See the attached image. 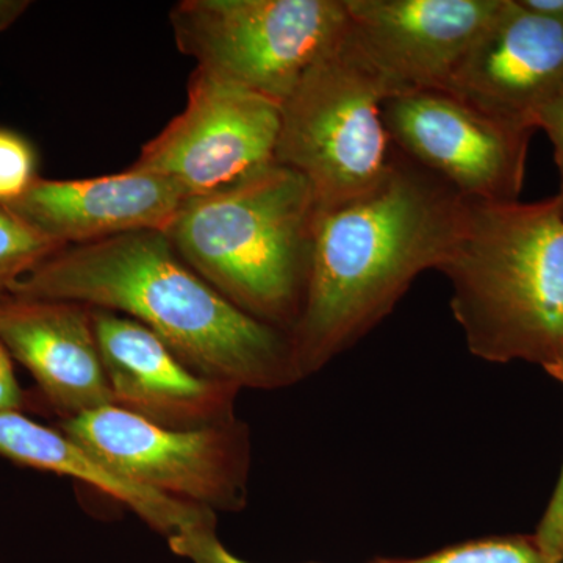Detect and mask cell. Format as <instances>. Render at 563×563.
<instances>
[{"label": "cell", "instance_id": "4", "mask_svg": "<svg viewBox=\"0 0 563 563\" xmlns=\"http://www.w3.org/2000/svg\"><path fill=\"white\" fill-rule=\"evenodd\" d=\"M317 218L306 177L274 162L231 187L188 198L165 233L225 299L290 333L306 301Z\"/></svg>", "mask_w": 563, "mask_h": 563}, {"label": "cell", "instance_id": "9", "mask_svg": "<svg viewBox=\"0 0 563 563\" xmlns=\"http://www.w3.org/2000/svg\"><path fill=\"white\" fill-rule=\"evenodd\" d=\"M383 118L393 146L466 201H518L532 129L498 120L444 88L391 96Z\"/></svg>", "mask_w": 563, "mask_h": 563}, {"label": "cell", "instance_id": "12", "mask_svg": "<svg viewBox=\"0 0 563 563\" xmlns=\"http://www.w3.org/2000/svg\"><path fill=\"white\" fill-rule=\"evenodd\" d=\"M562 81L563 18L539 16L518 0H503L444 90L536 131L537 110Z\"/></svg>", "mask_w": 563, "mask_h": 563}, {"label": "cell", "instance_id": "21", "mask_svg": "<svg viewBox=\"0 0 563 563\" xmlns=\"http://www.w3.org/2000/svg\"><path fill=\"white\" fill-rule=\"evenodd\" d=\"M533 125L536 129H543L553 143L555 163L561 174V192L558 198L561 199L563 210V81L561 87L537 110Z\"/></svg>", "mask_w": 563, "mask_h": 563}, {"label": "cell", "instance_id": "8", "mask_svg": "<svg viewBox=\"0 0 563 563\" xmlns=\"http://www.w3.org/2000/svg\"><path fill=\"white\" fill-rule=\"evenodd\" d=\"M280 122L279 102L196 68L184 111L132 166L174 181L187 199L209 195L274 163Z\"/></svg>", "mask_w": 563, "mask_h": 563}, {"label": "cell", "instance_id": "23", "mask_svg": "<svg viewBox=\"0 0 563 563\" xmlns=\"http://www.w3.org/2000/svg\"><path fill=\"white\" fill-rule=\"evenodd\" d=\"M29 5L31 2L27 0H0V32H5L20 20Z\"/></svg>", "mask_w": 563, "mask_h": 563}, {"label": "cell", "instance_id": "13", "mask_svg": "<svg viewBox=\"0 0 563 563\" xmlns=\"http://www.w3.org/2000/svg\"><path fill=\"white\" fill-rule=\"evenodd\" d=\"M185 201L187 196L174 181L131 166L95 179L38 177L7 207L43 235L76 246L129 232H166Z\"/></svg>", "mask_w": 563, "mask_h": 563}, {"label": "cell", "instance_id": "16", "mask_svg": "<svg viewBox=\"0 0 563 563\" xmlns=\"http://www.w3.org/2000/svg\"><path fill=\"white\" fill-rule=\"evenodd\" d=\"M65 247L0 203V296Z\"/></svg>", "mask_w": 563, "mask_h": 563}, {"label": "cell", "instance_id": "1", "mask_svg": "<svg viewBox=\"0 0 563 563\" xmlns=\"http://www.w3.org/2000/svg\"><path fill=\"white\" fill-rule=\"evenodd\" d=\"M9 295L122 313L155 333L192 372L240 390L298 383L288 333L214 290L181 261L165 232L66 246Z\"/></svg>", "mask_w": 563, "mask_h": 563}, {"label": "cell", "instance_id": "14", "mask_svg": "<svg viewBox=\"0 0 563 563\" xmlns=\"http://www.w3.org/2000/svg\"><path fill=\"white\" fill-rule=\"evenodd\" d=\"M0 340L65 420L113 406L88 307L7 292L0 296Z\"/></svg>", "mask_w": 563, "mask_h": 563}, {"label": "cell", "instance_id": "5", "mask_svg": "<svg viewBox=\"0 0 563 563\" xmlns=\"http://www.w3.org/2000/svg\"><path fill=\"white\" fill-rule=\"evenodd\" d=\"M388 98L346 25L282 103L274 162L306 177L318 211L362 198L390 172L395 147L383 118Z\"/></svg>", "mask_w": 563, "mask_h": 563}, {"label": "cell", "instance_id": "17", "mask_svg": "<svg viewBox=\"0 0 563 563\" xmlns=\"http://www.w3.org/2000/svg\"><path fill=\"white\" fill-rule=\"evenodd\" d=\"M372 563H548L533 540L493 537L473 540L418 559H376Z\"/></svg>", "mask_w": 563, "mask_h": 563}, {"label": "cell", "instance_id": "24", "mask_svg": "<svg viewBox=\"0 0 563 563\" xmlns=\"http://www.w3.org/2000/svg\"><path fill=\"white\" fill-rule=\"evenodd\" d=\"M523 9L544 18H563V0H518Z\"/></svg>", "mask_w": 563, "mask_h": 563}, {"label": "cell", "instance_id": "3", "mask_svg": "<svg viewBox=\"0 0 563 563\" xmlns=\"http://www.w3.org/2000/svg\"><path fill=\"white\" fill-rule=\"evenodd\" d=\"M439 272L451 309L476 357L533 358L563 350V210L539 202L466 201Z\"/></svg>", "mask_w": 563, "mask_h": 563}, {"label": "cell", "instance_id": "7", "mask_svg": "<svg viewBox=\"0 0 563 563\" xmlns=\"http://www.w3.org/2000/svg\"><path fill=\"white\" fill-rule=\"evenodd\" d=\"M60 431L124 479L177 501L217 512L246 504L251 444L239 420L202 429H169L117 406L62 422Z\"/></svg>", "mask_w": 563, "mask_h": 563}, {"label": "cell", "instance_id": "19", "mask_svg": "<svg viewBox=\"0 0 563 563\" xmlns=\"http://www.w3.org/2000/svg\"><path fill=\"white\" fill-rule=\"evenodd\" d=\"M554 377L563 384V350L544 365ZM537 548L544 555L548 563H561L563 561V470L553 499L548 506L536 539Z\"/></svg>", "mask_w": 563, "mask_h": 563}, {"label": "cell", "instance_id": "18", "mask_svg": "<svg viewBox=\"0 0 563 563\" xmlns=\"http://www.w3.org/2000/svg\"><path fill=\"white\" fill-rule=\"evenodd\" d=\"M38 177V155L31 141L0 128V203L16 202Z\"/></svg>", "mask_w": 563, "mask_h": 563}, {"label": "cell", "instance_id": "20", "mask_svg": "<svg viewBox=\"0 0 563 563\" xmlns=\"http://www.w3.org/2000/svg\"><path fill=\"white\" fill-rule=\"evenodd\" d=\"M174 554L191 563H252L232 554L220 542L214 526L190 529L168 539Z\"/></svg>", "mask_w": 563, "mask_h": 563}, {"label": "cell", "instance_id": "6", "mask_svg": "<svg viewBox=\"0 0 563 563\" xmlns=\"http://www.w3.org/2000/svg\"><path fill=\"white\" fill-rule=\"evenodd\" d=\"M177 47L198 66L280 106L347 25L344 0H184Z\"/></svg>", "mask_w": 563, "mask_h": 563}, {"label": "cell", "instance_id": "15", "mask_svg": "<svg viewBox=\"0 0 563 563\" xmlns=\"http://www.w3.org/2000/svg\"><path fill=\"white\" fill-rule=\"evenodd\" d=\"M0 454L32 468L73 477L106 493L139 515L166 539L202 526H214V514L147 490L111 472L90 451L62 431L16 412L0 413Z\"/></svg>", "mask_w": 563, "mask_h": 563}, {"label": "cell", "instance_id": "10", "mask_svg": "<svg viewBox=\"0 0 563 563\" xmlns=\"http://www.w3.org/2000/svg\"><path fill=\"white\" fill-rule=\"evenodd\" d=\"M347 31L391 96L446 88L503 0H344Z\"/></svg>", "mask_w": 563, "mask_h": 563}, {"label": "cell", "instance_id": "2", "mask_svg": "<svg viewBox=\"0 0 563 563\" xmlns=\"http://www.w3.org/2000/svg\"><path fill=\"white\" fill-rule=\"evenodd\" d=\"M465 207L446 181L395 147L374 190L318 211L306 301L288 333L298 380L376 328L421 273L440 269Z\"/></svg>", "mask_w": 563, "mask_h": 563}, {"label": "cell", "instance_id": "22", "mask_svg": "<svg viewBox=\"0 0 563 563\" xmlns=\"http://www.w3.org/2000/svg\"><path fill=\"white\" fill-rule=\"evenodd\" d=\"M24 404V393L14 376L13 362L5 344L0 340V413L16 412Z\"/></svg>", "mask_w": 563, "mask_h": 563}, {"label": "cell", "instance_id": "11", "mask_svg": "<svg viewBox=\"0 0 563 563\" xmlns=\"http://www.w3.org/2000/svg\"><path fill=\"white\" fill-rule=\"evenodd\" d=\"M92 321L113 406L169 429L236 421L239 387L192 372L131 318L92 310Z\"/></svg>", "mask_w": 563, "mask_h": 563}]
</instances>
